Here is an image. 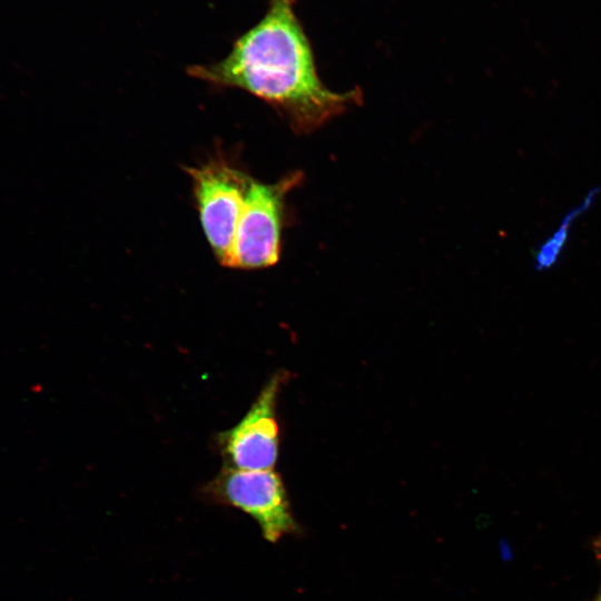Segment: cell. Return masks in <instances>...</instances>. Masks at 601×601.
<instances>
[{"mask_svg":"<svg viewBox=\"0 0 601 601\" xmlns=\"http://www.w3.org/2000/svg\"><path fill=\"white\" fill-rule=\"evenodd\" d=\"M593 546H594V551L597 553V556L600 559L601 561V533L600 535L597 538V540L594 541L593 543Z\"/></svg>","mask_w":601,"mask_h":601,"instance_id":"7","label":"cell"},{"mask_svg":"<svg viewBox=\"0 0 601 601\" xmlns=\"http://www.w3.org/2000/svg\"><path fill=\"white\" fill-rule=\"evenodd\" d=\"M205 236L219 264L230 250L252 177L228 162L215 159L185 167Z\"/></svg>","mask_w":601,"mask_h":601,"instance_id":"4","label":"cell"},{"mask_svg":"<svg viewBox=\"0 0 601 601\" xmlns=\"http://www.w3.org/2000/svg\"><path fill=\"white\" fill-rule=\"evenodd\" d=\"M215 504L248 514L258 524L263 538L276 543L285 535H297V524L282 477L270 470H239L225 466L200 490Z\"/></svg>","mask_w":601,"mask_h":601,"instance_id":"3","label":"cell"},{"mask_svg":"<svg viewBox=\"0 0 601 601\" xmlns=\"http://www.w3.org/2000/svg\"><path fill=\"white\" fill-rule=\"evenodd\" d=\"M601 198V186L592 188L584 199L566 211L558 228L538 247L533 267L538 272L552 268L560 259L570 237L572 225Z\"/></svg>","mask_w":601,"mask_h":601,"instance_id":"6","label":"cell"},{"mask_svg":"<svg viewBox=\"0 0 601 601\" xmlns=\"http://www.w3.org/2000/svg\"><path fill=\"white\" fill-rule=\"evenodd\" d=\"M295 4L296 0H268L264 17L234 41L225 58L190 66L187 73L245 90L278 111L295 132L309 134L358 104L362 92H335L321 81Z\"/></svg>","mask_w":601,"mask_h":601,"instance_id":"1","label":"cell"},{"mask_svg":"<svg viewBox=\"0 0 601 601\" xmlns=\"http://www.w3.org/2000/svg\"><path fill=\"white\" fill-rule=\"evenodd\" d=\"M595 601H601V592L599 593L598 598Z\"/></svg>","mask_w":601,"mask_h":601,"instance_id":"8","label":"cell"},{"mask_svg":"<svg viewBox=\"0 0 601 601\" xmlns=\"http://www.w3.org/2000/svg\"><path fill=\"white\" fill-rule=\"evenodd\" d=\"M302 180L300 171L272 184L252 178L224 266L257 269L278 262L286 196Z\"/></svg>","mask_w":601,"mask_h":601,"instance_id":"2","label":"cell"},{"mask_svg":"<svg viewBox=\"0 0 601 601\" xmlns=\"http://www.w3.org/2000/svg\"><path fill=\"white\" fill-rule=\"evenodd\" d=\"M287 378V372H276L260 390L243 418L219 434V449L227 467L270 470L275 466L279 450L276 404Z\"/></svg>","mask_w":601,"mask_h":601,"instance_id":"5","label":"cell"}]
</instances>
